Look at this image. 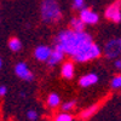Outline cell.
I'll use <instances>...</instances> for the list:
<instances>
[{
  "label": "cell",
  "mask_w": 121,
  "mask_h": 121,
  "mask_svg": "<svg viewBox=\"0 0 121 121\" xmlns=\"http://www.w3.org/2000/svg\"><path fill=\"white\" fill-rule=\"evenodd\" d=\"M76 107V100L75 99H70V100H67V102L60 104V110L62 112H67V113H70L73 112Z\"/></svg>",
  "instance_id": "2e32d148"
},
{
  "label": "cell",
  "mask_w": 121,
  "mask_h": 121,
  "mask_svg": "<svg viewBox=\"0 0 121 121\" xmlns=\"http://www.w3.org/2000/svg\"><path fill=\"white\" fill-rule=\"evenodd\" d=\"M85 27H86V24L84 23V21L80 17L70 18V21H69V28L70 29L75 30V32H84Z\"/></svg>",
  "instance_id": "4fadbf2b"
},
{
  "label": "cell",
  "mask_w": 121,
  "mask_h": 121,
  "mask_svg": "<svg viewBox=\"0 0 121 121\" xmlns=\"http://www.w3.org/2000/svg\"><path fill=\"white\" fill-rule=\"evenodd\" d=\"M103 55L107 59L114 60L121 56V36L108 40L103 47Z\"/></svg>",
  "instance_id": "277c9868"
},
{
  "label": "cell",
  "mask_w": 121,
  "mask_h": 121,
  "mask_svg": "<svg viewBox=\"0 0 121 121\" xmlns=\"http://www.w3.org/2000/svg\"><path fill=\"white\" fill-rule=\"evenodd\" d=\"M15 74L19 78V79H22L24 80V81H33V80L35 79L33 72L29 69L28 64L24 63V62H18L16 65H15Z\"/></svg>",
  "instance_id": "8992f818"
},
{
  "label": "cell",
  "mask_w": 121,
  "mask_h": 121,
  "mask_svg": "<svg viewBox=\"0 0 121 121\" xmlns=\"http://www.w3.org/2000/svg\"><path fill=\"white\" fill-rule=\"evenodd\" d=\"M60 75L65 80H72L75 75L74 60H64L60 65Z\"/></svg>",
  "instance_id": "8fae6325"
},
{
  "label": "cell",
  "mask_w": 121,
  "mask_h": 121,
  "mask_svg": "<svg viewBox=\"0 0 121 121\" xmlns=\"http://www.w3.org/2000/svg\"><path fill=\"white\" fill-rule=\"evenodd\" d=\"M7 93V87L6 86H0V97H3V96H5Z\"/></svg>",
  "instance_id": "7402d4cb"
},
{
  "label": "cell",
  "mask_w": 121,
  "mask_h": 121,
  "mask_svg": "<svg viewBox=\"0 0 121 121\" xmlns=\"http://www.w3.org/2000/svg\"><path fill=\"white\" fill-rule=\"evenodd\" d=\"M103 51L96 43H92L91 45H88L87 47H85L81 52H79L76 56L73 57V60L76 63H87L90 60H95L97 58H99L102 56Z\"/></svg>",
  "instance_id": "3957f363"
},
{
  "label": "cell",
  "mask_w": 121,
  "mask_h": 121,
  "mask_svg": "<svg viewBox=\"0 0 121 121\" xmlns=\"http://www.w3.org/2000/svg\"><path fill=\"white\" fill-rule=\"evenodd\" d=\"M99 81V76L97 73H93V72H91V73H87L85 75H82L81 78L79 79V85L80 87H84V88H88L91 86H95L97 85Z\"/></svg>",
  "instance_id": "9c48e42d"
},
{
  "label": "cell",
  "mask_w": 121,
  "mask_h": 121,
  "mask_svg": "<svg viewBox=\"0 0 121 121\" xmlns=\"http://www.w3.org/2000/svg\"><path fill=\"white\" fill-rule=\"evenodd\" d=\"M52 50L53 47H50L47 45H39L34 48V52H33V56L36 60L39 62H47L50 56L52 53Z\"/></svg>",
  "instance_id": "ba28073f"
},
{
  "label": "cell",
  "mask_w": 121,
  "mask_h": 121,
  "mask_svg": "<svg viewBox=\"0 0 121 121\" xmlns=\"http://www.w3.org/2000/svg\"><path fill=\"white\" fill-rule=\"evenodd\" d=\"M113 65L116 70H121V58H116L113 60Z\"/></svg>",
  "instance_id": "44dd1931"
},
{
  "label": "cell",
  "mask_w": 121,
  "mask_h": 121,
  "mask_svg": "<svg viewBox=\"0 0 121 121\" xmlns=\"http://www.w3.org/2000/svg\"><path fill=\"white\" fill-rule=\"evenodd\" d=\"M1 65H3V60H1V58H0V69H1Z\"/></svg>",
  "instance_id": "603a6c76"
},
{
  "label": "cell",
  "mask_w": 121,
  "mask_h": 121,
  "mask_svg": "<svg viewBox=\"0 0 121 121\" xmlns=\"http://www.w3.org/2000/svg\"><path fill=\"white\" fill-rule=\"evenodd\" d=\"M64 57H65V53L62 51L60 48H57V47H53L52 50V53L50 56L48 60L46 62V64L50 67V68H53L60 63L64 62Z\"/></svg>",
  "instance_id": "30bf717a"
},
{
  "label": "cell",
  "mask_w": 121,
  "mask_h": 121,
  "mask_svg": "<svg viewBox=\"0 0 121 121\" xmlns=\"http://www.w3.org/2000/svg\"><path fill=\"white\" fill-rule=\"evenodd\" d=\"M92 43H95L93 38L86 30L75 32L70 28L59 30L57 35L53 38V47L60 48L65 53V56H69L72 58Z\"/></svg>",
  "instance_id": "6da1fadb"
},
{
  "label": "cell",
  "mask_w": 121,
  "mask_h": 121,
  "mask_svg": "<svg viewBox=\"0 0 121 121\" xmlns=\"http://www.w3.org/2000/svg\"><path fill=\"white\" fill-rule=\"evenodd\" d=\"M104 16L108 21L113 23H120L121 22V1L116 0L113 4H110L104 11Z\"/></svg>",
  "instance_id": "5b68a950"
},
{
  "label": "cell",
  "mask_w": 121,
  "mask_h": 121,
  "mask_svg": "<svg viewBox=\"0 0 121 121\" xmlns=\"http://www.w3.org/2000/svg\"><path fill=\"white\" fill-rule=\"evenodd\" d=\"M120 58H121V56H120Z\"/></svg>",
  "instance_id": "cb8c5ba5"
},
{
  "label": "cell",
  "mask_w": 121,
  "mask_h": 121,
  "mask_svg": "<svg viewBox=\"0 0 121 121\" xmlns=\"http://www.w3.org/2000/svg\"><path fill=\"white\" fill-rule=\"evenodd\" d=\"M40 15L43 22L47 24L59 23L63 18V11L58 0H43L40 5Z\"/></svg>",
  "instance_id": "7a4b0ae2"
},
{
  "label": "cell",
  "mask_w": 121,
  "mask_h": 121,
  "mask_svg": "<svg viewBox=\"0 0 121 121\" xmlns=\"http://www.w3.org/2000/svg\"><path fill=\"white\" fill-rule=\"evenodd\" d=\"M79 17L82 19L86 26H95L99 22V15L96 11H93L91 9H87V7H84L80 10Z\"/></svg>",
  "instance_id": "52a82bcc"
},
{
  "label": "cell",
  "mask_w": 121,
  "mask_h": 121,
  "mask_svg": "<svg viewBox=\"0 0 121 121\" xmlns=\"http://www.w3.org/2000/svg\"><path fill=\"white\" fill-rule=\"evenodd\" d=\"M9 47L13 52L21 51V50H22V43H21V40H19L18 38H11V39L9 40Z\"/></svg>",
  "instance_id": "9a60e30c"
},
{
  "label": "cell",
  "mask_w": 121,
  "mask_h": 121,
  "mask_svg": "<svg viewBox=\"0 0 121 121\" xmlns=\"http://www.w3.org/2000/svg\"><path fill=\"white\" fill-rule=\"evenodd\" d=\"M53 121H74V117L70 113H67V112H60L58 114L55 115L53 117Z\"/></svg>",
  "instance_id": "e0dca14e"
},
{
  "label": "cell",
  "mask_w": 121,
  "mask_h": 121,
  "mask_svg": "<svg viewBox=\"0 0 121 121\" xmlns=\"http://www.w3.org/2000/svg\"><path fill=\"white\" fill-rule=\"evenodd\" d=\"M110 87L113 90H121V74L113 76L112 81H110Z\"/></svg>",
  "instance_id": "ac0fdd59"
},
{
  "label": "cell",
  "mask_w": 121,
  "mask_h": 121,
  "mask_svg": "<svg viewBox=\"0 0 121 121\" xmlns=\"http://www.w3.org/2000/svg\"><path fill=\"white\" fill-rule=\"evenodd\" d=\"M46 104L50 109H57L58 107H60L62 104V99H60V96L56 92H52L47 96L46 99Z\"/></svg>",
  "instance_id": "7c38bea8"
},
{
  "label": "cell",
  "mask_w": 121,
  "mask_h": 121,
  "mask_svg": "<svg viewBox=\"0 0 121 121\" xmlns=\"http://www.w3.org/2000/svg\"><path fill=\"white\" fill-rule=\"evenodd\" d=\"M73 7L80 11L85 7V0H73Z\"/></svg>",
  "instance_id": "ffe728a7"
},
{
  "label": "cell",
  "mask_w": 121,
  "mask_h": 121,
  "mask_svg": "<svg viewBox=\"0 0 121 121\" xmlns=\"http://www.w3.org/2000/svg\"><path fill=\"white\" fill-rule=\"evenodd\" d=\"M27 119L29 121H36L39 119V113L34 109H29L27 112Z\"/></svg>",
  "instance_id": "d6986e66"
},
{
  "label": "cell",
  "mask_w": 121,
  "mask_h": 121,
  "mask_svg": "<svg viewBox=\"0 0 121 121\" xmlns=\"http://www.w3.org/2000/svg\"><path fill=\"white\" fill-rule=\"evenodd\" d=\"M99 109V104H95V105H91L88 108H86L84 112L80 113V117H81L82 120H88L92 117Z\"/></svg>",
  "instance_id": "5bb4252c"
}]
</instances>
